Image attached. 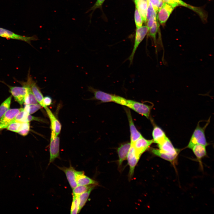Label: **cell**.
<instances>
[{
  "instance_id": "obj_23",
  "label": "cell",
  "mask_w": 214,
  "mask_h": 214,
  "mask_svg": "<svg viewBox=\"0 0 214 214\" xmlns=\"http://www.w3.org/2000/svg\"><path fill=\"white\" fill-rule=\"evenodd\" d=\"M94 188H92L88 191L81 194L78 196L79 202V212L85 205L91 191Z\"/></svg>"
},
{
  "instance_id": "obj_14",
  "label": "cell",
  "mask_w": 214,
  "mask_h": 214,
  "mask_svg": "<svg viewBox=\"0 0 214 214\" xmlns=\"http://www.w3.org/2000/svg\"><path fill=\"white\" fill-rule=\"evenodd\" d=\"M45 109L50 121L51 131L53 132L56 136H58L61 130V125L51 111L47 107Z\"/></svg>"
},
{
  "instance_id": "obj_27",
  "label": "cell",
  "mask_w": 214,
  "mask_h": 214,
  "mask_svg": "<svg viewBox=\"0 0 214 214\" xmlns=\"http://www.w3.org/2000/svg\"><path fill=\"white\" fill-rule=\"evenodd\" d=\"M152 17H157V12L154 9L151 3L148 0V6L147 11V21Z\"/></svg>"
},
{
  "instance_id": "obj_11",
  "label": "cell",
  "mask_w": 214,
  "mask_h": 214,
  "mask_svg": "<svg viewBox=\"0 0 214 214\" xmlns=\"http://www.w3.org/2000/svg\"><path fill=\"white\" fill-rule=\"evenodd\" d=\"M174 8L171 5L164 3L158 11L157 19L161 24H164L167 20Z\"/></svg>"
},
{
  "instance_id": "obj_17",
  "label": "cell",
  "mask_w": 214,
  "mask_h": 214,
  "mask_svg": "<svg viewBox=\"0 0 214 214\" xmlns=\"http://www.w3.org/2000/svg\"><path fill=\"white\" fill-rule=\"evenodd\" d=\"M152 135L154 143L158 145L162 144L168 138L163 130L157 125L154 126Z\"/></svg>"
},
{
  "instance_id": "obj_35",
  "label": "cell",
  "mask_w": 214,
  "mask_h": 214,
  "mask_svg": "<svg viewBox=\"0 0 214 214\" xmlns=\"http://www.w3.org/2000/svg\"><path fill=\"white\" fill-rule=\"evenodd\" d=\"M52 99L50 97L47 96L44 97L43 103L45 107V108L47 106L50 105L52 104Z\"/></svg>"
},
{
  "instance_id": "obj_34",
  "label": "cell",
  "mask_w": 214,
  "mask_h": 214,
  "mask_svg": "<svg viewBox=\"0 0 214 214\" xmlns=\"http://www.w3.org/2000/svg\"><path fill=\"white\" fill-rule=\"evenodd\" d=\"M32 121H36L44 123H47V121L44 119L40 117H34L30 114H29L28 116L27 121L28 122Z\"/></svg>"
},
{
  "instance_id": "obj_16",
  "label": "cell",
  "mask_w": 214,
  "mask_h": 214,
  "mask_svg": "<svg viewBox=\"0 0 214 214\" xmlns=\"http://www.w3.org/2000/svg\"><path fill=\"white\" fill-rule=\"evenodd\" d=\"M21 109V108L9 109L0 119V124L8 125L13 121Z\"/></svg>"
},
{
  "instance_id": "obj_8",
  "label": "cell",
  "mask_w": 214,
  "mask_h": 214,
  "mask_svg": "<svg viewBox=\"0 0 214 214\" xmlns=\"http://www.w3.org/2000/svg\"><path fill=\"white\" fill-rule=\"evenodd\" d=\"M22 86V87L9 86L10 92L15 100L21 105L24 102L27 92L26 87L23 85Z\"/></svg>"
},
{
  "instance_id": "obj_20",
  "label": "cell",
  "mask_w": 214,
  "mask_h": 214,
  "mask_svg": "<svg viewBox=\"0 0 214 214\" xmlns=\"http://www.w3.org/2000/svg\"><path fill=\"white\" fill-rule=\"evenodd\" d=\"M136 8L138 10L143 21L147 22V11L148 6V0H139L135 4Z\"/></svg>"
},
{
  "instance_id": "obj_37",
  "label": "cell",
  "mask_w": 214,
  "mask_h": 214,
  "mask_svg": "<svg viewBox=\"0 0 214 214\" xmlns=\"http://www.w3.org/2000/svg\"><path fill=\"white\" fill-rule=\"evenodd\" d=\"M157 18V17H152L147 21V26L149 30L152 26L155 21L156 20Z\"/></svg>"
},
{
  "instance_id": "obj_2",
  "label": "cell",
  "mask_w": 214,
  "mask_h": 214,
  "mask_svg": "<svg viewBox=\"0 0 214 214\" xmlns=\"http://www.w3.org/2000/svg\"><path fill=\"white\" fill-rule=\"evenodd\" d=\"M210 119V118L209 119L206 124L202 127L200 126L199 122L198 123L188 144V148L191 149L193 146L196 144H201L206 147L209 144L207 141L204 132L209 124Z\"/></svg>"
},
{
  "instance_id": "obj_31",
  "label": "cell",
  "mask_w": 214,
  "mask_h": 214,
  "mask_svg": "<svg viewBox=\"0 0 214 214\" xmlns=\"http://www.w3.org/2000/svg\"><path fill=\"white\" fill-rule=\"evenodd\" d=\"M152 4L155 10L157 12L164 3L161 0H148Z\"/></svg>"
},
{
  "instance_id": "obj_22",
  "label": "cell",
  "mask_w": 214,
  "mask_h": 214,
  "mask_svg": "<svg viewBox=\"0 0 214 214\" xmlns=\"http://www.w3.org/2000/svg\"><path fill=\"white\" fill-rule=\"evenodd\" d=\"M97 185H77L73 189L72 194L73 197L78 196L81 194L88 191L90 189L94 188Z\"/></svg>"
},
{
  "instance_id": "obj_18",
  "label": "cell",
  "mask_w": 214,
  "mask_h": 214,
  "mask_svg": "<svg viewBox=\"0 0 214 214\" xmlns=\"http://www.w3.org/2000/svg\"><path fill=\"white\" fill-rule=\"evenodd\" d=\"M31 90L38 103L44 108L45 107L43 103V96L36 83L32 80L29 76H28Z\"/></svg>"
},
{
  "instance_id": "obj_39",
  "label": "cell",
  "mask_w": 214,
  "mask_h": 214,
  "mask_svg": "<svg viewBox=\"0 0 214 214\" xmlns=\"http://www.w3.org/2000/svg\"><path fill=\"white\" fill-rule=\"evenodd\" d=\"M8 125L3 124H0V130L6 128Z\"/></svg>"
},
{
  "instance_id": "obj_32",
  "label": "cell",
  "mask_w": 214,
  "mask_h": 214,
  "mask_svg": "<svg viewBox=\"0 0 214 214\" xmlns=\"http://www.w3.org/2000/svg\"><path fill=\"white\" fill-rule=\"evenodd\" d=\"M173 0L175 2H176L179 5H180L188 7L191 10H194L196 12H197L198 13L199 12L200 14L201 12L198 11L199 10L197 8L195 7H193V6H192L190 5L187 4L186 3H185L182 0Z\"/></svg>"
},
{
  "instance_id": "obj_9",
  "label": "cell",
  "mask_w": 214,
  "mask_h": 214,
  "mask_svg": "<svg viewBox=\"0 0 214 214\" xmlns=\"http://www.w3.org/2000/svg\"><path fill=\"white\" fill-rule=\"evenodd\" d=\"M153 143H154L153 139L147 140L142 136L132 144L133 145L137 154L140 157L142 153L150 147Z\"/></svg>"
},
{
  "instance_id": "obj_28",
  "label": "cell",
  "mask_w": 214,
  "mask_h": 214,
  "mask_svg": "<svg viewBox=\"0 0 214 214\" xmlns=\"http://www.w3.org/2000/svg\"><path fill=\"white\" fill-rule=\"evenodd\" d=\"M157 18L155 20L152 27L149 29V34L154 40L155 42L156 40V36L158 27L159 25L157 23Z\"/></svg>"
},
{
  "instance_id": "obj_30",
  "label": "cell",
  "mask_w": 214,
  "mask_h": 214,
  "mask_svg": "<svg viewBox=\"0 0 214 214\" xmlns=\"http://www.w3.org/2000/svg\"><path fill=\"white\" fill-rule=\"evenodd\" d=\"M22 122H13L10 124L7 129V130L17 133Z\"/></svg>"
},
{
  "instance_id": "obj_4",
  "label": "cell",
  "mask_w": 214,
  "mask_h": 214,
  "mask_svg": "<svg viewBox=\"0 0 214 214\" xmlns=\"http://www.w3.org/2000/svg\"><path fill=\"white\" fill-rule=\"evenodd\" d=\"M0 37L7 39L22 41L30 45L31 41L38 40L37 37L35 35L31 37L21 35L1 27H0Z\"/></svg>"
},
{
  "instance_id": "obj_7",
  "label": "cell",
  "mask_w": 214,
  "mask_h": 214,
  "mask_svg": "<svg viewBox=\"0 0 214 214\" xmlns=\"http://www.w3.org/2000/svg\"><path fill=\"white\" fill-rule=\"evenodd\" d=\"M140 158V157L137 154L133 145L130 144L127 158L130 167L128 174L129 179L130 180H131L133 177L135 167Z\"/></svg>"
},
{
  "instance_id": "obj_33",
  "label": "cell",
  "mask_w": 214,
  "mask_h": 214,
  "mask_svg": "<svg viewBox=\"0 0 214 214\" xmlns=\"http://www.w3.org/2000/svg\"><path fill=\"white\" fill-rule=\"evenodd\" d=\"M41 106L39 104L36 105L29 104V114H31L34 113L41 108Z\"/></svg>"
},
{
  "instance_id": "obj_13",
  "label": "cell",
  "mask_w": 214,
  "mask_h": 214,
  "mask_svg": "<svg viewBox=\"0 0 214 214\" xmlns=\"http://www.w3.org/2000/svg\"><path fill=\"white\" fill-rule=\"evenodd\" d=\"M70 166L69 167L64 166L63 167L58 166V167L59 169L65 173L69 183L71 187L73 189L78 185L75 176V172L76 170L70 164Z\"/></svg>"
},
{
  "instance_id": "obj_1",
  "label": "cell",
  "mask_w": 214,
  "mask_h": 214,
  "mask_svg": "<svg viewBox=\"0 0 214 214\" xmlns=\"http://www.w3.org/2000/svg\"><path fill=\"white\" fill-rule=\"evenodd\" d=\"M159 149L152 148V152L162 158L174 162L176 159L179 150L175 148L168 138L162 144L158 145Z\"/></svg>"
},
{
  "instance_id": "obj_26",
  "label": "cell",
  "mask_w": 214,
  "mask_h": 214,
  "mask_svg": "<svg viewBox=\"0 0 214 214\" xmlns=\"http://www.w3.org/2000/svg\"><path fill=\"white\" fill-rule=\"evenodd\" d=\"M79 212V202L78 196L73 197L70 213L71 214H78Z\"/></svg>"
},
{
  "instance_id": "obj_21",
  "label": "cell",
  "mask_w": 214,
  "mask_h": 214,
  "mask_svg": "<svg viewBox=\"0 0 214 214\" xmlns=\"http://www.w3.org/2000/svg\"><path fill=\"white\" fill-rule=\"evenodd\" d=\"M197 159L200 160L207 155L206 146L200 144L194 145L192 149Z\"/></svg>"
},
{
  "instance_id": "obj_6",
  "label": "cell",
  "mask_w": 214,
  "mask_h": 214,
  "mask_svg": "<svg viewBox=\"0 0 214 214\" xmlns=\"http://www.w3.org/2000/svg\"><path fill=\"white\" fill-rule=\"evenodd\" d=\"M149 29L147 26H141L137 28L134 43L132 51L128 59L131 63L133 61L134 56L139 45L143 40L148 32Z\"/></svg>"
},
{
  "instance_id": "obj_10",
  "label": "cell",
  "mask_w": 214,
  "mask_h": 214,
  "mask_svg": "<svg viewBox=\"0 0 214 214\" xmlns=\"http://www.w3.org/2000/svg\"><path fill=\"white\" fill-rule=\"evenodd\" d=\"M88 90L94 94V98L103 103L114 102L116 95L108 93L94 89L91 86L88 87Z\"/></svg>"
},
{
  "instance_id": "obj_36",
  "label": "cell",
  "mask_w": 214,
  "mask_h": 214,
  "mask_svg": "<svg viewBox=\"0 0 214 214\" xmlns=\"http://www.w3.org/2000/svg\"><path fill=\"white\" fill-rule=\"evenodd\" d=\"M105 0H97L94 5L91 7L90 10H94L97 8L100 7L103 4Z\"/></svg>"
},
{
  "instance_id": "obj_19",
  "label": "cell",
  "mask_w": 214,
  "mask_h": 214,
  "mask_svg": "<svg viewBox=\"0 0 214 214\" xmlns=\"http://www.w3.org/2000/svg\"><path fill=\"white\" fill-rule=\"evenodd\" d=\"M130 146V143L128 142L125 143L121 145L117 150L119 158L118 167L119 169L121 168L123 161L127 158Z\"/></svg>"
},
{
  "instance_id": "obj_3",
  "label": "cell",
  "mask_w": 214,
  "mask_h": 214,
  "mask_svg": "<svg viewBox=\"0 0 214 214\" xmlns=\"http://www.w3.org/2000/svg\"><path fill=\"white\" fill-rule=\"evenodd\" d=\"M125 106L149 118L153 106L144 104L134 100L127 99Z\"/></svg>"
},
{
  "instance_id": "obj_12",
  "label": "cell",
  "mask_w": 214,
  "mask_h": 214,
  "mask_svg": "<svg viewBox=\"0 0 214 214\" xmlns=\"http://www.w3.org/2000/svg\"><path fill=\"white\" fill-rule=\"evenodd\" d=\"M126 111L129 121L130 133V144H133L138 139L142 136L137 130L135 126L130 110L128 109H126Z\"/></svg>"
},
{
  "instance_id": "obj_25",
  "label": "cell",
  "mask_w": 214,
  "mask_h": 214,
  "mask_svg": "<svg viewBox=\"0 0 214 214\" xmlns=\"http://www.w3.org/2000/svg\"><path fill=\"white\" fill-rule=\"evenodd\" d=\"M30 128L29 122H22L17 133L22 136H25L28 134Z\"/></svg>"
},
{
  "instance_id": "obj_24",
  "label": "cell",
  "mask_w": 214,
  "mask_h": 214,
  "mask_svg": "<svg viewBox=\"0 0 214 214\" xmlns=\"http://www.w3.org/2000/svg\"><path fill=\"white\" fill-rule=\"evenodd\" d=\"M12 97V96H10L1 104L0 106V119L9 109Z\"/></svg>"
},
{
  "instance_id": "obj_29",
  "label": "cell",
  "mask_w": 214,
  "mask_h": 214,
  "mask_svg": "<svg viewBox=\"0 0 214 214\" xmlns=\"http://www.w3.org/2000/svg\"><path fill=\"white\" fill-rule=\"evenodd\" d=\"M135 21L137 28L142 26L143 21L138 10L136 8L134 13Z\"/></svg>"
},
{
  "instance_id": "obj_38",
  "label": "cell",
  "mask_w": 214,
  "mask_h": 214,
  "mask_svg": "<svg viewBox=\"0 0 214 214\" xmlns=\"http://www.w3.org/2000/svg\"><path fill=\"white\" fill-rule=\"evenodd\" d=\"M164 3L167 4L174 8L179 5L173 0H161Z\"/></svg>"
},
{
  "instance_id": "obj_15",
  "label": "cell",
  "mask_w": 214,
  "mask_h": 214,
  "mask_svg": "<svg viewBox=\"0 0 214 214\" xmlns=\"http://www.w3.org/2000/svg\"><path fill=\"white\" fill-rule=\"evenodd\" d=\"M75 176L78 185H98L97 181L85 175L83 171H76Z\"/></svg>"
},
{
  "instance_id": "obj_5",
  "label": "cell",
  "mask_w": 214,
  "mask_h": 214,
  "mask_svg": "<svg viewBox=\"0 0 214 214\" xmlns=\"http://www.w3.org/2000/svg\"><path fill=\"white\" fill-rule=\"evenodd\" d=\"M59 137L51 131L49 147L50 156L48 165L59 156Z\"/></svg>"
}]
</instances>
